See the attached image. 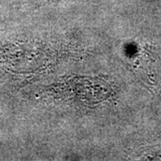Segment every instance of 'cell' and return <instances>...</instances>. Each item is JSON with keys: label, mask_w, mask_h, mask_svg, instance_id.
<instances>
[]
</instances>
